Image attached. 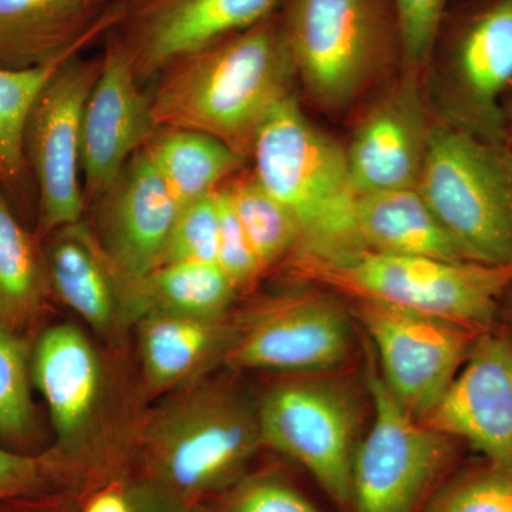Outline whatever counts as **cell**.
Returning <instances> with one entry per match:
<instances>
[{"instance_id":"obj_17","label":"cell","mask_w":512,"mask_h":512,"mask_svg":"<svg viewBox=\"0 0 512 512\" xmlns=\"http://www.w3.org/2000/svg\"><path fill=\"white\" fill-rule=\"evenodd\" d=\"M99 202L101 249L124 279L144 278L157 268L180 211L146 147L128 161Z\"/></svg>"},{"instance_id":"obj_3","label":"cell","mask_w":512,"mask_h":512,"mask_svg":"<svg viewBox=\"0 0 512 512\" xmlns=\"http://www.w3.org/2000/svg\"><path fill=\"white\" fill-rule=\"evenodd\" d=\"M262 446L258 412L227 386H202L161 409L147 427V484L192 507L244 477Z\"/></svg>"},{"instance_id":"obj_11","label":"cell","mask_w":512,"mask_h":512,"mask_svg":"<svg viewBox=\"0 0 512 512\" xmlns=\"http://www.w3.org/2000/svg\"><path fill=\"white\" fill-rule=\"evenodd\" d=\"M349 313L329 292L302 291L261 306L227 352L235 369L326 372L348 359Z\"/></svg>"},{"instance_id":"obj_25","label":"cell","mask_w":512,"mask_h":512,"mask_svg":"<svg viewBox=\"0 0 512 512\" xmlns=\"http://www.w3.org/2000/svg\"><path fill=\"white\" fill-rule=\"evenodd\" d=\"M45 259L0 187V325L13 332L42 308L49 288Z\"/></svg>"},{"instance_id":"obj_34","label":"cell","mask_w":512,"mask_h":512,"mask_svg":"<svg viewBox=\"0 0 512 512\" xmlns=\"http://www.w3.org/2000/svg\"><path fill=\"white\" fill-rule=\"evenodd\" d=\"M60 466L57 458L23 456L0 447V501L39 490Z\"/></svg>"},{"instance_id":"obj_36","label":"cell","mask_w":512,"mask_h":512,"mask_svg":"<svg viewBox=\"0 0 512 512\" xmlns=\"http://www.w3.org/2000/svg\"><path fill=\"white\" fill-rule=\"evenodd\" d=\"M82 512H134L127 485H106L86 501Z\"/></svg>"},{"instance_id":"obj_1","label":"cell","mask_w":512,"mask_h":512,"mask_svg":"<svg viewBox=\"0 0 512 512\" xmlns=\"http://www.w3.org/2000/svg\"><path fill=\"white\" fill-rule=\"evenodd\" d=\"M151 101L158 128H185L251 156L266 117L292 96L295 66L284 26L262 20L174 60Z\"/></svg>"},{"instance_id":"obj_24","label":"cell","mask_w":512,"mask_h":512,"mask_svg":"<svg viewBox=\"0 0 512 512\" xmlns=\"http://www.w3.org/2000/svg\"><path fill=\"white\" fill-rule=\"evenodd\" d=\"M221 335L218 320L160 312L141 316V359L148 382L158 389L184 382L215 352Z\"/></svg>"},{"instance_id":"obj_29","label":"cell","mask_w":512,"mask_h":512,"mask_svg":"<svg viewBox=\"0 0 512 512\" xmlns=\"http://www.w3.org/2000/svg\"><path fill=\"white\" fill-rule=\"evenodd\" d=\"M218 227L215 192L183 205L175 217L157 266L184 262L217 264Z\"/></svg>"},{"instance_id":"obj_13","label":"cell","mask_w":512,"mask_h":512,"mask_svg":"<svg viewBox=\"0 0 512 512\" xmlns=\"http://www.w3.org/2000/svg\"><path fill=\"white\" fill-rule=\"evenodd\" d=\"M421 421L512 474V340L480 333L447 392Z\"/></svg>"},{"instance_id":"obj_5","label":"cell","mask_w":512,"mask_h":512,"mask_svg":"<svg viewBox=\"0 0 512 512\" xmlns=\"http://www.w3.org/2000/svg\"><path fill=\"white\" fill-rule=\"evenodd\" d=\"M293 271L356 301L386 303L477 332L490 330L501 296L512 285V264L370 251L338 262L293 261Z\"/></svg>"},{"instance_id":"obj_2","label":"cell","mask_w":512,"mask_h":512,"mask_svg":"<svg viewBox=\"0 0 512 512\" xmlns=\"http://www.w3.org/2000/svg\"><path fill=\"white\" fill-rule=\"evenodd\" d=\"M254 174L299 232L293 261L338 262L365 251L346 150L303 114L295 97L271 111L252 144Z\"/></svg>"},{"instance_id":"obj_32","label":"cell","mask_w":512,"mask_h":512,"mask_svg":"<svg viewBox=\"0 0 512 512\" xmlns=\"http://www.w3.org/2000/svg\"><path fill=\"white\" fill-rule=\"evenodd\" d=\"M220 497L214 512H320L292 485L262 474L242 477Z\"/></svg>"},{"instance_id":"obj_14","label":"cell","mask_w":512,"mask_h":512,"mask_svg":"<svg viewBox=\"0 0 512 512\" xmlns=\"http://www.w3.org/2000/svg\"><path fill=\"white\" fill-rule=\"evenodd\" d=\"M123 45L107 49L82 120V177L86 198L99 201L158 127L151 101L138 86Z\"/></svg>"},{"instance_id":"obj_8","label":"cell","mask_w":512,"mask_h":512,"mask_svg":"<svg viewBox=\"0 0 512 512\" xmlns=\"http://www.w3.org/2000/svg\"><path fill=\"white\" fill-rule=\"evenodd\" d=\"M256 412L262 444L301 464L335 503L352 510L360 443V409L352 390L329 380H292L268 390Z\"/></svg>"},{"instance_id":"obj_26","label":"cell","mask_w":512,"mask_h":512,"mask_svg":"<svg viewBox=\"0 0 512 512\" xmlns=\"http://www.w3.org/2000/svg\"><path fill=\"white\" fill-rule=\"evenodd\" d=\"M235 177V175H234ZM224 184L262 271L298 249L299 232L284 205L271 194L254 171Z\"/></svg>"},{"instance_id":"obj_27","label":"cell","mask_w":512,"mask_h":512,"mask_svg":"<svg viewBox=\"0 0 512 512\" xmlns=\"http://www.w3.org/2000/svg\"><path fill=\"white\" fill-rule=\"evenodd\" d=\"M64 62L32 70L0 69V187L3 190L13 194L26 190L29 175L23 147L26 120L40 90Z\"/></svg>"},{"instance_id":"obj_9","label":"cell","mask_w":512,"mask_h":512,"mask_svg":"<svg viewBox=\"0 0 512 512\" xmlns=\"http://www.w3.org/2000/svg\"><path fill=\"white\" fill-rule=\"evenodd\" d=\"M99 72L100 63L73 56L47 80L29 111L23 147L39 194L40 237L82 218L83 111Z\"/></svg>"},{"instance_id":"obj_7","label":"cell","mask_w":512,"mask_h":512,"mask_svg":"<svg viewBox=\"0 0 512 512\" xmlns=\"http://www.w3.org/2000/svg\"><path fill=\"white\" fill-rule=\"evenodd\" d=\"M372 426L353 461V512H419L440 487L454 439L430 429L397 402L379 372H369Z\"/></svg>"},{"instance_id":"obj_18","label":"cell","mask_w":512,"mask_h":512,"mask_svg":"<svg viewBox=\"0 0 512 512\" xmlns=\"http://www.w3.org/2000/svg\"><path fill=\"white\" fill-rule=\"evenodd\" d=\"M101 0H0V69L32 70L79 52Z\"/></svg>"},{"instance_id":"obj_33","label":"cell","mask_w":512,"mask_h":512,"mask_svg":"<svg viewBox=\"0 0 512 512\" xmlns=\"http://www.w3.org/2000/svg\"><path fill=\"white\" fill-rule=\"evenodd\" d=\"M218 207L217 264L231 279L235 288H244L261 274L262 268L249 244L224 185L215 191Z\"/></svg>"},{"instance_id":"obj_15","label":"cell","mask_w":512,"mask_h":512,"mask_svg":"<svg viewBox=\"0 0 512 512\" xmlns=\"http://www.w3.org/2000/svg\"><path fill=\"white\" fill-rule=\"evenodd\" d=\"M419 76L404 73L356 127L345 150L357 194L417 187L431 128Z\"/></svg>"},{"instance_id":"obj_16","label":"cell","mask_w":512,"mask_h":512,"mask_svg":"<svg viewBox=\"0 0 512 512\" xmlns=\"http://www.w3.org/2000/svg\"><path fill=\"white\" fill-rule=\"evenodd\" d=\"M278 0H137L127 50L138 79L174 60L252 28Z\"/></svg>"},{"instance_id":"obj_20","label":"cell","mask_w":512,"mask_h":512,"mask_svg":"<svg viewBox=\"0 0 512 512\" xmlns=\"http://www.w3.org/2000/svg\"><path fill=\"white\" fill-rule=\"evenodd\" d=\"M46 272L57 296L99 333H109L121 311L123 276L82 224L55 232Z\"/></svg>"},{"instance_id":"obj_30","label":"cell","mask_w":512,"mask_h":512,"mask_svg":"<svg viewBox=\"0 0 512 512\" xmlns=\"http://www.w3.org/2000/svg\"><path fill=\"white\" fill-rule=\"evenodd\" d=\"M423 512H512V474L488 464L440 485Z\"/></svg>"},{"instance_id":"obj_12","label":"cell","mask_w":512,"mask_h":512,"mask_svg":"<svg viewBox=\"0 0 512 512\" xmlns=\"http://www.w3.org/2000/svg\"><path fill=\"white\" fill-rule=\"evenodd\" d=\"M447 119L508 141L504 103L512 90V0H484L454 36L440 79Z\"/></svg>"},{"instance_id":"obj_19","label":"cell","mask_w":512,"mask_h":512,"mask_svg":"<svg viewBox=\"0 0 512 512\" xmlns=\"http://www.w3.org/2000/svg\"><path fill=\"white\" fill-rule=\"evenodd\" d=\"M33 365L60 444L70 450L83 439L96 412L101 390L99 357L76 326L57 325L40 336Z\"/></svg>"},{"instance_id":"obj_37","label":"cell","mask_w":512,"mask_h":512,"mask_svg":"<svg viewBox=\"0 0 512 512\" xmlns=\"http://www.w3.org/2000/svg\"><path fill=\"white\" fill-rule=\"evenodd\" d=\"M504 119H505V131H507L508 141L512 144V90L507 96V100L504 103Z\"/></svg>"},{"instance_id":"obj_23","label":"cell","mask_w":512,"mask_h":512,"mask_svg":"<svg viewBox=\"0 0 512 512\" xmlns=\"http://www.w3.org/2000/svg\"><path fill=\"white\" fill-rule=\"evenodd\" d=\"M146 151L180 208L214 194L245 161L218 138L185 128L157 130Z\"/></svg>"},{"instance_id":"obj_35","label":"cell","mask_w":512,"mask_h":512,"mask_svg":"<svg viewBox=\"0 0 512 512\" xmlns=\"http://www.w3.org/2000/svg\"><path fill=\"white\" fill-rule=\"evenodd\" d=\"M127 488L134 512H202L200 507L180 503L147 483Z\"/></svg>"},{"instance_id":"obj_4","label":"cell","mask_w":512,"mask_h":512,"mask_svg":"<svg viewBox=\"0 0 512 512\" xmlns=\"http://www.w3.org/2000/svg\"><path fill=\"white\" fill-rule=\"evenodd\" d=\"M416 188L468 259L512 264L510 141L434 124Z\"/></svg>"},{"instance_id":"obj_10","label":"cell","mask_w":512,"mask_h":512,"mask_svg":"<svg viewBox=\"0 0 512 512\" xmlns=\"http://www.w3.org/2000/svg\"><path fill=\"white\" fill-rule=\"evenodd\" d=\"M356 316L375 346L387 389L420 421L440 402L483 333L366 299H357Z\"/></svg>"},{"instance_id":"obj_22","label":"cell","mask_w":512,"mask_h":512,"mask_svg":"<svg viewBox=\"0 0 512 512\" xmlns=\"http://www.w3.org/2000/svg\"><path fill=\"white\" fill-rule=\"evenodd\" d=\"M235 288L218 264L184 262L157 266L144 278H123L121 309L160 312L205 320H220L235 298Z\"/></svg>"},{"instance_id":"obj_31","label":"cell","mask_w":512,"mask_h":512,"mask_svg":"<svg viewBox=\"0 0 512 512\" xmlns=\"http://www.w3.org/2000/svg\"><path fill=\"white\" fill-rule=\"evenodd\" d=\"M447 0H394L404 73L420 74L439 36Z\"/></svg>"},{"instance_id":"obj_6","label":"cell","mask_w":512,"mask_h":512,"mask_svg":"<svg viewBox=\"0 0 512 512\" xmlns=\"http://www.w3.org/2000/svg\"><path fill=\"white\" fill-rule=\"evenodd\" d=\"M285 35L316 106L342 110L382 73L386 30L377 0H293Z\"/></svg>"},{"instance_id":"obj_21","label":"cell","mask_w":512,"mask_h":512,"mask_svg":"<svg viewBox=\"0 0 512 512\" xmlns=\"http://www.w3.org/2000/svg\"><path fill=\"white\" fill-rule=\"evenodd\" d=\"M356 224L365 251L471 261L417 188L359 195Z\"/></svg>"},{"instance_id":"obj_28","label":"cell","mask_w":512,"mask_h":512,"mask_svg":"<svg viewBox=\"0 0 512 512\" xmlns=\"http://www.w3.org/2000/svg\"><path fill=\"white\" fill-rule=\"evenodd\" d=\"M32 423L28 349L16 332L0 325V436L25 439Z\"/></svg>"}]
</instances>
